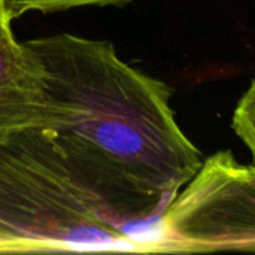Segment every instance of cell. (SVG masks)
Here are the masks:
<instances>
[{
    "instance_id": "6da1fadb",
    "label": "cell",
    "mask_w": 255,
    "mask_h": 255,
    "mask_svg": "<svg viewBox=\"0 0 255 255\" xmlns=\"http://www.w3.org/2000/svg\"><path fill=\"white\" fill-rule=\"evenodd\" d=\"M43 70V126L97 211L151 253L155 227L203 163L170 106L172 88L109 40L70 33L24 42Z\"/></svg>"
},
{
    "instance_id": "8992f818",
    "label": "cell",
    "mask_w": 255,
    "mask_h": 255,
    "mask_svg": "<svg viewBox=\"0 0 255 255\" xmlns=\"http://www.w3.org/2000/svg\"><path fill=\"white\" fill-rule=\"evenodd\" d=\"M232 128L238 137L248 146L255 166V78L241 97L233 112Z\"/></svg>"
},
{
    "instance_id": "3957f363",
    "label": "cell",
    "mask_w": 255,
    "mask_h": 255,
    "mask_svg": "<svg viewBox=\"0 0 255 255\" xmlns=\"http://www.w3.org/2000/svg\"><path fill=\"white\" fill-rule=\"evenodd\" d=\"M255 251V166L232 151L205 158L161 215L151 253Z\"/></svg>"
},
{
    "instance_id": "5b68a950",
    "label": "cell",
    "mask_w": 255,
    "mask_h": 255,
    "mask_svg": "<svg viewBox=\"0 0 255 255\" xmlns=\"http://www.w3.org/2000/svg\"><path fill=\"white\" fill-rule=\"evenodd\" d=\"M134 0H6V10L13 21L28 12L52 13L82 6H124Z\"/></svg>"
},
{
    "instance_id": "52a82bcc",
    "label": "cell",
    "mask_w": 255,
    "mask_h": 255,
    "mask_svg": "<svg viewBox=\"0 0 255 255\" xmlns=\"http://www.w3.org/2000/svg\"><path fill=\"white\" fill-rule=\"evenodd\" d=\"M7 36H13L12 19L9 18L6 10V0H0V39Z\"/></svg>"
},
{
    "instance_id": "277c9868",
    "label": "cell",
    "mask_w": 255,
    "mask_h": 255,
    "mask_svg": "<svg viewBox=\"0 0 255 255\" xmlns=\"http://www.w3.org/2000/svg\"><path fill=\"white\" fill-rule=\"evenodd\" d=\"M46 121L43 70L36 55L13 36L0 39V137Z\"/></svg>"
},
{
    "instance_id": "7a4b0ae2",
    "label": "cell",
    "mask_w": 255,
    "mask_h": 255,
    "mask_svg": "<svg viewBox=\"0 0 255 255\" xmlns=\"http://www.w3.org/2000/svg\"><path fill=\"white\" fill-rule=\"evenodd\" d=\"M143 253L76 184L46 130L0 137V253Z\"/></svg>"
}]
</instances>
